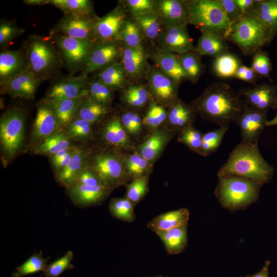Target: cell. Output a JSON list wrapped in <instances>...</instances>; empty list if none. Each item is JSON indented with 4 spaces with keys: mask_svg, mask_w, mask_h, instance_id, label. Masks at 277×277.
I'll return each mask as SVG.
<instances>
[{
    "mask_svg": "<svg viewBox=\"0 0 277 277\" xmlns=\"http://www.w3.org/2000/svg\"><path fill=\"white\" fill-rule=\"evenodd\" d=\"M243 105L240 96L229 85L215 83L207 87L191 105L204 120L228 127L239 115Z\"/></svg>",
    "mask_w": 277,
    "mask_h": 277,
    "instance_id": "cell-1",
    "label": "cell"
},
{
    "mask_svg": "<svg viewBox=\"0 0 277 277\" xmlns=\"http://www.w3.org/2000/svg\"><path fill=\"white\" fill-rule=\"evenodd\" d=\"M273 173V167L263 158L258 145L241 141L217 174L241 177L263 185L272 179Z\"/></svg>",
    "mask_w": 277,
    "mask_h": 277,
    "instance_id": "cell-2",
    "label": "cell"
},
{
    "mask_svg": "<svg viewBox=\"0 0 277 277\" xmlns=\"http://www.w3.org/2000/svg\"><path fill=\"white\" fill-rule=\"evenodd\" d=\"M54 43L51 36L32 34L24 44L30 71L42 82L55 76L64 65Z\"/></svg>",
    "mask_w": 277,
    "mask_h": 277,
    "instance_id": "cell-3",
    "label": "cell"
},
{
    "mask_svg": "<svg viewBox=\"0 0 277 277\" xmlns=\"http://www.w3.org/2000/svg\"><path fill=\"white\" fill-rule=\"evenodd\" d=\"M253 8L231 24L225 37L226 41L235 44L245 56L252 55L274 38L258 18Z\"/></svg>",
    "mask_w": 277,
    "mask_h": 277,
    "instance_id": "cell-4",
    "label": "cell"
},
{
    "mask_svg": "<svg viewBox=\"0 0 277 277\" xmlns=\"http://www.w3.org/2000/svg\"><path fill=\"white\" fill-rule=\"evenodd\" d=\"M188 25L225 39L231 22L217 0H186Z\"/></svg>",
    "mask_w": 277,
    "mask_h": 277,
    "instance_id": "cell-5",
    "label": "cell"
},
{
    "mask_svg": "<svg viewBox=\"0 0 277 277\" xmlns=\"http://www.w3.org/2000/svg\"><path fill=\"white\" fill-rule=\"evenodd\" d=\"M218 177L215 194L221 205L231 211L245 209L256 201L263 186L238 176Z\"/></svg>",
    "mask_w": 277,
    "mask_h": 277,
    "instance_id": "cell-6",
    "label": "cell"
},
{
    "mask_svg": "<svg viewBox=\"0 0 277 277\" xmlns=\"http://www.w3.org/2000/svg\"><path fill=\"white\" fill-rule=\"evenodd\" d=\"M25 113L15 107L7 110L1 117L0 144L2 159L7 165L23 148L25 139Z\"/></svg>",
    "mask_w": 277,
    "mask_h": 277,
    "instance_id": "cell-7",
    "label": "cell"
},
{
    "mask_svg": "<svg viewBox=\"0 0 277 277\" xmlns=\"http://www.w3.org/2000/svg\"><path fill=\"white\" fill-rule=\"evenodd\" d=\"M50 36L53 38L64 65L71 73L82 71L97 42L63 35Z\"/></svg>",
    "mask_w": 277,
    "mask_h": 277,
    "instance_id": "cell-8",
    "label": "cell"
},
{
    "mask_svg": "<svg viewBox=\"0 0 277 277\" xmlns=\"http://www.w3.org/2000/svg\"><path fill=\"white\" fill-rule=\"evenodd\" d=\"M88 166L102 183L112 190L125 184L127 179L123 161L112 153L97 154Z\"/></svg>",
    "mask_w": 277,
    "mask_h": 277,
    "instance_id": "cell-9",
    "label": "cell"
},
{
    "mask_svg": "<svg viewBox=\"0 0 277 277\" xmlns=\"http://www.w3.org/2000/svg\"><path fill=\"white\" fill-rule=\"evenodd\" d=\"M123 45L118 40L97 42L80 74L88 75L92 72L99 71L120 61Z\"/></svg>",
    "mask_w": 277,
    "mask_h": 277,
    "instance_id": "cell-10",
    "label": "cell"
},
{
    "mask_svg": "<svg viewBox=\"0 0 277 277\" xmlns=\"http://www.w3.org/2000/svg\"><path fill=\"white\" fill-rule=\"evenodd\" d=\"M146 79L152 98L158 103L169 106L178 98L180 84L155 66H150Z\"/></svg>",
    "mask_w": 277,
    "mask_h": 277,
    "instance_id": "cell-11",
    "label": "cell"
},
{
    "mask_svg": "<svg viewBox=\"0 0 277 277\" xmlns=\"http://www.w3.org/2000/svg\"><path fill=\"white\" fill-rule=\"evenodd\" d=\"M98 18L95 15L90 16L64 15L52 28L50 35H63L96 42L94 38V28Z\"/></svg>",
    "mask_w": 277,
    "mask_h": 277,
    "instance_id": "cell-12",
    "label": "cell"
},
{
    "mask_svg": "<svg viewBox=\"0 0 277 277\" xmlns=\"http://www.w3.org/2000/svg\"><path fill=\"white\" fill-rule=\"evenodd\" d=\"M187 25L164 27L156 42L155 49L176 54L195 52Z\"/></svg>",
    "mask_w": 277,
    "mask_h": 277,
    "instance_id": "cell-13",
    "label": "cell"
},
{
    "mask_svg": "<svg viewBox=\"0 0 277 277\" xmlns=\"http://www.w3.org/2000/svg\"><path fill=\"white\" fill-rule=\"evenodd\" d=\"M267 111H260L244 104L235 122L241 131L242 141L258 145L259 136L266 126Z\"/></svg>",
    "mask_w": 277,
    "mask_h": 277,
    "instance_id": "cell-14",
    "label": "cell"
},
{
    "mask_svg": "<svg viewBox=\"0 0 277 277\" xmlns=\"http://www.w3.org/2000/svg\"><path fill=\"white\" fill-rule=\"evenodd\" d=\"M121 62L130 83H140L146 78L150 67L147 59L149 52L144 46L131 48L123 44Z\"/></svg>",
    "mask_w": 277,
    "mask_h": 277,
    "instance_id": "cell-15",
    "label": "cell"
},
{
    "mask_svg": "<svg viewBox=\"0 0 277 277\" xmlns=\"http://www.w3.org/2000/svg\"><path fill=\"white\" fill-rule=\"evenodd\" d=\"M73 204L84 208L101 204L112 191L103 184L93 186L73 183L66 188Z\"/></svg>",
    "mask_w": 277,
    "mask_h": 277,
    "instance_id": "cell-16",
    "label": "cell"
},
{
    "mask_svg": "<svg viewBox=\"0 0 277 277\" xmlns=\"http://www.w3.org/2000/svg\"><path fill=\"white\" fill-rule=\"evenodd\" d=\"M128 17V13L122 4L98 17L94 28L95 40L97 42L117 40Z\"/></svg>",
    "mask_w": 277,
    "mask_h": 277,
    "instance_id": "cell-17",
    "label": "cell"
},
{
    "mask_svg": "<svg viewBox=\"0 0 277 277\" xmlns=\"http://www.w3.org/2000/svg\"><path fill=\"white\" fill-rule=\"evenodd\" d=\"M60 125L51 102L46 98L37 104L31 134L32 142H41L56 133Z\"/></svg>",
    "mask_w": 277,
    "mask_h": 277,
    "instance_id": "cell-18",
    "label": "cell"
},
{
    "mask_svg": "<svg viewBox=\"0 0 277 277\" xmlns=\"http://www.w3.org/2000/svg\"><path fill=\"white\" fill-rule=\"evenodd\" d=\"M90 80L88 75L81 74L61 79L51 87L46 98L56 101L88 96L87 85Z\"/></svg>",
    "mask_w": 277,
    "mask_h": 277,
    "instance_id": "cell-19",
    "label": "cell"
},
{
    "mask_svg": "<svg viewBox=\"0 0 277 277\" xmlns=\"http://www.w3.org/2000/svg\"><path fill=\"white\" fill-rule=\"evenodd\" d=\"M243 103L255 109L268 111L277 109V86L267 83L255 85L242 92Z\"/></svg>",
    "mask_w": 277,
    "mask_h": 277,
    "instance_id": "cell-20",
    "label": "cell"
},
{
    "mask_svg": "<svg viewBox=\"0 0 277 277\" xmlns=\"http://www.w3.org/2000/svg\"><path fill=\"white\" fill-rule=\"evenodd\" d=\"M28 71H30V67L24 49L5 50L1 51V85L13 77Z\"/></svg>",
    "mask_w": 277,
    "mask_h": 277,
    "instance_id": "cell-21",
    "label": "cell"
},
{
    "mask_svg": "<svg viewBox=\"0 0 277 277\" xmlns=\"http://www.w3.org/2000/svg\"><path fill=\"white\" fill-rule=\"evenodd\" d=\"M155 11L164 27L188 25L186 0H156Z\"/></svg>",
    "mask_w": 277,
    "mask_h": 277,
    "instance_id": "cell-22",
    "label": "cell"
},
{
    "mask_svg": "<svg viewBox=\"0 0 277 277\" xmlns=\"http://www.w3.org/2000/svg\"><path fill=\"white\" fill-rule=\"evenodd\" d=\"M42 82L30 71L19 74L1 85V92L12 97L34 98Z\"/></svg>",
    "mask_w": 277,
    "mask_h": 277,
    "instance_id": "cell-23",
    "label": "cell"
},
{
    "mask_svg": "<svg viewBox=\"0 0 277 277\" xmlns=\"http://www.w3.org/2000/svg\"><path fill=\"white\" fill-rule=\"evenodd\" d=\"M155 66L179 84L188 80L176 54L161 51L154 49L149 52Z\"/></svg>",
    "mask_w": 277,
    "mask_h": 277,
    "instance_id": "cell-24",
    "label": "cell"
},
{
    "mask_svg": "<svg viewBox=\"0 0 277 277\" xmlns=\"http://www.w3.org/2000/svg\"><path fill=\"white\" fill-rule=\"evenodd\" d=\"M88 153L81 147L77 149L68 164L55 174L57 183L65 188L69 186L81 172L88 165Z\"/></svg>",
    "mask_w": 277,
    "mask_h": 277,
    "instance_id": "cell-25",
    "label": "cell"
},
{
    "mask_svg": "<svg viewBox=\"0 0 277 277\" xmlns=\"http://www.w3.org/2000/svg\"><path fill=\"white\" fill-rule=\"evenodd\" d=\"M189 212L186 208H180L159 214L147 224V227L153 232L166 231L188 225Z\"/></svg>",
    "mask_w": 277,
    "mask_h": 277,
    "instance_id": "cell-26",
    "label": "cell"
},
{
    "mask_svg": "<svg viewBox=\"0 0 277 277\" xmlns=\"http://www.w3.org/2000/svg\"><path fill=\"white\" fill-rule=\"evenodd\" d=\"M154 232L162 240L169 254H179L187 246V225L166 231H155Z\"/></svg>",
    "mask_w": 277,
    "mask_h": 277,
    "instance_id": "cell-27",
    "label": "cell"
},
{
    "mask_svg": "<svg viewBox=\"0 0 277 277\" xmlns=\"http://www.w3.org/2000/svg\"><path fill=\"white\" fill-rule=\"evenodd\" d=\"M96 78L113 91L123 90L129 84L120 60L99 71Z\"/></svg>",
    "mask_w": 277,
    "mask_h": 277,
    "instance_id": "cell-28",
    "label": "cell"
},
{
    "mask_svg": "<svg viewBox=\"0 0 277 277\" xmlns=\"http://www.w3.org/2000/svg\"><path fill=\"white\" fill-rule=\"evenodd\" d=\"M139 27L145 40L155 46L164 28L155 11L134 17H131Z\"/></svg>",
    "mask_w": 277,
    "mask_h": 277,
    "instance_id": "cell-29",
    "label": "cell"
},
{
    "mask_svg": "<svg viewBox=\"0 0 277 277\" xmlns=\"http://www.w3.org/2000/svg\"><path fill=\"white\" fill-rule=\"evenodd\" d=\"M228 46L226 40L216 34L203 32L199 37L195 52L199 56L216 57L228 52Z\"/></svg>",
    "mask_w": 277,
    "mask_h": 277,
    "instance_id": "cell-30",
    "label": "cell"
},
{
    "mask_svg": "<svg viewBox=\"0 0 277 277\" xmlns=\"http://www.w3.org/2000/svg\"><path fill=\"white\" fill-rule=\"evenodd\" d=\"M168 107L167 119L170 125L181 130L191 126L196 113L191 105L177 98Z\"/></svg>",
    "mask_w": 277,
    "mask_h": 277,
    "instance_id": "cell-31",
    "label": "cell"
},
{
    "mask_svg": "<svg viewBox=\"0 0 277 277\" xmlns=\"http://www.w3.org/2000/svg\"><path fill=\"white\" fill-rule=\"evenodd\" d=\"M151 98L147 85L130 83L122 90L123 102L132 108L138 109L145 107Z\"/></svg>",
    "mask_w": 277,
    "mask_h": 277,
    "instance_id": "cell-32",
    "label": "cell"
},
{
    "mask_svg": "<svg viewBox=\"0 0 277 277\" xmlns=\"http://www.w3.org/2000/svg\"><path fill=\"white\" fill-rule=\"evenodd\" d=\"M253 10L272 35H277V0L255 1Z\"/></svg>",
    "mask_w": 277,
    "mask_h": 277,
    "instance_id": "cell-33",
    "label": "cell"
},
{
    "mask_svg": "<svg viewBox=\"0 0 277 277\" xmlns=\"http://www.w3.org/2000/svg\"><path fill=\"white\" fill-rule=\"evenodd\" d=\"M103 137L108 144L116 147H126L130 144L127 131L120 117L117 116L111 118L106 123L103 128Z\"/></svg>",
    "mask_w": 277,
    "mask_h": 277,
    "instance_id": "cell-34",
    "label": "cell"
},
{
    "mask_svg": "<svg viewBox=\"0 0 277 277\" xmlns=\"http://www.w3.org/2000/svg\"><path fill=\"white\" fill-rule=\"evenodd\" d=\"M72 146L70 138L66 133L58 132L40 142L35 147L34 152L51 157L58 151Z\"/></svg>",
    "mask_w": 277,
    "mask_h": 277,
    "instance_id": "cell-35",
    "label": "cell"
},
{
    "mask_svg": "<svg viewBox=\"0 0 277 277\" xmlns=\"http://www.w3.org/2000/svg\"><path fill=\"white\" fill-rule=\"evenodd\" d=\"M48 4L60 9L65 15L90 16L95 15L93 2L90 0H48Z\"/></svg>",
    "mask_w": 277,
    "mask_h": 277,
    "instance_id": "cell-36",
    "label": "cell"
},
{
    "mask_svg": "<svg viewBox=\"0 0 277 277\" xmlns=\"http://www.w3.org/2000/svg\"><path fill=\"white\" fill-rule=\"evenodd\" d=\"M108 111L109 106L99 104L86 96L83 98L75 117L84 120L93 124L103 118Z\"/></svg>",
    "mask_w": 277,
    "mask_h": 277,
    "instance_id": "cell-37",
    "label": "cell"
},
{
    "mask_svg": "<svg viewBox=\"0 0 277 277\" xmlns=\"http://www.w3.org/2000/svg\"><path fill=\"white\" fill-rule=\"evenodd\" d=\"M168 138V135L164 131L154 132L140 145L139 154L151 163L160 154Z\"/></svg>",
    "mask_w": 277,
    "mask_h": 277,
    "instance_id": "cell-38",
    "label": "cell"
},
{
    "mask_svg": "<svg viewBox=\"0 0 277 277\" xmlns=\"http://www.w3.org/2000/svg\"><path fill=\"white\" fill-rule=\"evenodd\" d=\"M83 97L56 101L49 100L53 107L60 127L67 126L75 117L76 112Z\"/></svg>",
    "mask_w": 277,
    "mask_h": 277,
    "instance_id": "cell-39",
    "label": "cell"
},
{
    "mask_svg": "<svg viewBox=\"0 0 277 277\" xmlns=\"http://www.w3.org/2000/svg\"><path fill=\"white\" fill-rule=\"evenodd\" d=\"M187 80L195 84L205 71V65L195 52L176 54Z\"/></svg>",
    "mask_w": 277,
    "mask_h": 277,
    "instance_id": "cell-40",
    "label": "cell"
},
{
    "mask_svg": "<svg viewBox=\"0 0 277 277\" xmlns=\"http://www.w3.org/2000/svg\"><path fill=\"white\" fill-rule=\"evenodd\" d=\"M241 65V61L235 56L228 52L214 58L212 69L217 76L233 77Z\"/></svg>",
    "mask_w": 277,
    "mask_h": 277,
    "instance_id": "cell-41",
    "label": "cell"
},
{
    "mask_svg": "<svg viewBox=\"0 0 277 277\" xmlns=\"http://www.w3.org/2000/svg\"><path fill=\"white\" fill-rule=\"evenodd\" d=\"M117 40L127 47L139 48L144 46L143 41L145 39L137 24L130 17H128Z\"/></svg>",
    "mask_w": 277,
    "mask_h": 277,
    "instance_id": "cell-42",
    "label": "cell"
},
{
    "mask_svg": "<svg viewBox=\"0 0 277 277\" xmlns=\"http://www.w3.org/2000/svg\"><path fill=\"white\" fill-rule=\"evenodd\" d=\"M133 204L125 197L111 200L108 206L112 216L122 221L131 223L134 221L135 215Z\"/></svg>",
    "mask_w": 277,
    "mask_h": 277,
    "instance_id": "cell-43",
    "label": "cell"
},
{
    "mask_svg": "<svg viewBox=\"0 0 277 277\" xmlns=\"http://www.w3.org/2000/svg\"><path fill=\"white\" fill-rule=\"evenodd\" d=\"M50 257L43 258L42 251L35 252L21 265L15 268V271L11 277H24L41 271H44L47 265V262Z\"/></svg>",
    "mask_w": 277,
    "mask_h": 277,
    "instance_id": "cell-44",
    "label": "cell"
},
{
    "mask_svg": "<svg viewBox=\"0 0 277 277\" xmlns=\"http://www.w3.org/2000/svg\"><path fill=\"white\" fill-rule=\"evenodd\" d=\"M87 90L88 96L99 104L109 106L113 101V91L96 78L90 80Z\"/></svg>",
    "mask_w": 277,
    "mask_h": 277,
    "instance_id": "cell-45",
    "label": "cell"
},
{
    "mask_svg": "<svg viewBox=\"0 0 277 277\" xmlns=\"http://www.w3.org/2000/svg\"><path fill=\"white\" fill-rule=\"evenodd\" d=\"M228 129L227 127H219L214 130L203 134L202 146L199 154L207 156L215 152L221 144Z\"/></svg>",
    "mask_w": 277,
    "mask_h": 277,
    "instance_id": "cell-46",
    "label": "cell"
},
{
    "mask_svg": "<svg viewBox=\"0 0 277 277\" xmlns=\"http://www.w3.org/2000/svg\"><path fill=\"white\" fill-rule=\"evenodd\" d=\"M148 191V176L147 175L132 179L127 185L125 197L134 206L138 204Z\"/></svg>",
    "mask_w": 277,
    "mask_h": 277,
    "instance_id": "cell-47",
    "label": "cell"
},
{
    "mask_svg": "<svg viewBox=\"0 0 277 277\" xmlns=\"http://www.w3.org/2000/svg\"><path fill=\"white\" fill-rule=\"evenodd\" d=\"M150 163L139 153H133L129 156L125 162V169L127 177L132 179L147 175Z\"/></svg>",
    "mask_w": 277,
    "mask_h": 277,
    "instance_id": "cell-48",
    "label": "cell"
},
{
    "mask_svg": "<svg viewBox=\"0 0 277 277\" xmlns=\"http://www.w3.org/2000/svg\"><path fill=\"white\" fill-rule=\"evenodd\" d=\"M168 112L164 106L155 101L151 102L143 123L147 126L155 128L163 124L167 119Z\"/></svg>",
    "mask_w": 277,
    "mask_h": 277,
    "instance_id": "cell-49",
    "label": "cell"
},
{
    "mask_svg": "<svg viewBox=\"0 0 277 277\" xmlns=\"http://www.w3.org/2000/svg\"><path fill=\"white\" fill-rule=\"evenodd\" d=\"M92 125L84 120L75 117L66 126V134L70 138L75 140H86L92 134Z\"/></svg>",
    "mask_w": 277,
    "mask_h": 277,
    "instance_id": "cell-50",
    "label": "cell"
},
{
    "mask_svg": "<svg viewBox=\"0 0 277 277\" xmlns=\"http://www.w3.org/2000/svg\"><path fill=\"white\" fill-rule=\"evenodd\" d=\"M73 258V251L68 250L63 256L47 264L43 271L44 277H58L65 271L73 269L74 265L71 263Z\"/></svg>",
    "mask_w": 277,
    "mask_h": 277,
    "instance_id": "cell-51",
    "label": "cell"
},
{
    "mask_svg": "<svg viewBox=\"0 0 277 277\" xmlns=\"http://www.w3.org/2000/svg\"><path fill=\"white\" fill-rule=\"evenodd\" d=\"M25 32L14 21H2L0 23V47L5 49L16 37Z\"/></svg>",
    "mask_w": 277,
    "mask_h": 277,
    "instance_id": "cell-52",
    "label": "cell"
},
{
    "mask_svg": "<svg viewBox=\"0 0 277 277\" xmlns=\"http://www.w3.org/2000/svg\"><path fill=\"white\" fill-rule=\"evenodd\" d=\"M121 3L130 17L155 11L156 6L155 0H126Z\"/></svg>",
    "mask_w": 277,
    "mask_h": 277,
    "instance_id": "cell-53",
    "label": "cell"
},
{
    "mask_svg": "<svg viewBox=\"0 0 277 277\" xmlns=\"http://www.w3.org/2000/svg\"><path fill=\"white\" fill-rule=\"evenodd\" d=\"M203 135L200 131L190 126L181 130L178 141L185 144L192 150L199 153Z\"/></svg>",
    "mask_w": 277,
    "mask_h": 277,
    "instance_id": "cell-54",
    "label": "cell"
},
{
    "mask_svg": "<svg viewBox=\"0 0 277 277\" xmlns=\"http://www.w3.org/2000/svg\"><path fill=\"white\" fill-rule=\"evenodd\" d=\"M251 68L260 76L270 78L272 65L268 52L261 49L254 53Z\"/></svg>",
    "mask_w": 277,
    "mask_h": 277,
    "instance_id": "cell-55",
    "label": "cell"
},
{
    "mask_svg": "<svg viewBox=\"0 0 277 277\" xmlns=\"http://www.w3.org/2000/svg\"><path fill=\"white\" fill-rule=\"evenodd\" d=\"M120 119L125 129L129 133L135 134L141 131L143 123L138 113L131 110L125 111Z\"/></svg>",
    "mask_w": 277,
    "mask_h": 277,
    "instance_id": "cell-56",
    "label": "cell"
},
{
    "mask_svg": "<svg viewBox=\"0 0 277 277\" xmlns=\"http://www.w3.org/2000/svg\"><path fill=\"white\" fill-rule=\"evenodd\" d=\"M231 23L242 15L235 0H217Z\"/></svg>",
    "mask_w": 277,
    "mask_h": 277,
    "instance_id": "cell-57",
    "label": "cell"
},
{
    "mask_svg": "<svg viewBox=\"0 0 277 277\" xmlns=\"http://www.w3.org/2000/svg\"><path fill=\"white\" fill-rule=\"evenodd\" d=\"M260 76L251 67L242 64L236 70L233 77L249 83L254 84Z\"/></svg>",
    "mask_w": 277,
    "mask_h": 277,
    "instance_id": "cell-58",
    "label": "cell"
},
{
    "mask_svg": "<svg viewBox=\"0 0 277 277\" xmlns=\"http://www.w3.org/2000/svg\"><path fill=\"white\" fill-rule=\"evenodd\" d=\"M77 147H75L73 150L67 154L65 157L57 161V162L52 164L55 170V174L60 172L64 169L69 163L74 152H75Z\"/></svg>",
    "mask_w": 277,
    "mask_h": 277,
    "instance_id": "cell-59",
    "label": "cell"
},
{
    "mask_svg": "<svg viewBox=\"0 0 277 277\" xmlns=\"http://www.w3.org/2000/svg\"><path fill=\"white\" fill-rule=\"evenodd\" d=\"M242 14L251 10L255 5V0H235Z\"/></svg>",
    "mask_w": 277,
    "mask_h": 277,
    "instance_id": "cell-60",
    "label": "cell"
},
{
    "mask_svg": "<svg viewBox=\"0 0 277 277\" xmlns=\"http://www.w3.org/2000/svg\"><path fill=\"white\" fill-rule=\"evenodd\" d=\"M75 147L76 146H72L69 148L62 150L51 156L50 159L51 164H53L63 159L67 154L73 150Z\"/></svg>",
    "mask_w": 277,
    "mask_h": 277,
    "instance_id": "cell-61",
    "label": "cell"
},
{
    "mask_svg": "<svg viewBox=\"0 0 277 277\" xmlns=\"http://www.w3.org/2000/svg\"><path fill=\"white\" fill-rule=\"evenodd\" d=\"M270 265L269 261H266L262 269L257 273L252 275H246L244 277H269V268Z\"/></svg>",
    "mask_w": 277,
    "mask_h": 277,
    "instance_id": "cell-62",
    "label": "cell"
},
{
    "mask_svg": "<svg viewBox=\"0 0 277 277\" xmlns=\"http://www.w3.org/2000/svg\"><path fill=\"white\" fill-rule=\"evenodd\" d=\"M48 0H24L23 2L28 5L42 6L48 4Z\"/></svg>",
    "mask_w": 277,
    "mask_h": 277,
    "instance_id": "cell-63",
    "label": "cell"
},
{
    "mask_svg": "<svg viewBox=\"0 0 277 277\" xmlns=\"http://www.w3.org/2000/svg\"><path fill=\"white\" fill-rule=\"evenodd\" d=\"M277 125V115L272 120L268 121L266 123V126H272Z\"/></svg>",
    "mask_w": 277,
    "mask_h": 277,
    "instance_id": "cell-64",
    "label": "cell"
}]
</instances>
